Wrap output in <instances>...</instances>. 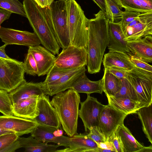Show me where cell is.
I'll use <instances>...</instances> for the list:
<instances>
[{
	"label": "cell",
	"mask_w": 152,
	"mask_h": 152,
	"mask_svg": "<svg viewBox=\"0 0 152 152\" xmlns=\"http://www.w3.org/2000/svg\"><path fill=\"white\" fill-rule=\"evenodd\" d=\"M95 18L88 19V41L87 51L88 72H99L105 49L108 43L109 20L100 10Z\"/></svg>",
	"instance_id": "1"
},
{
	"label": "cell",
	"mask_w": 152,
	"mask_h": 152,
	"mask_svg": "<svg viewBox=\"0 0 152 152\" xmlns=\"http://www.w3.org/2000/svg\"><path fill=\"white\" fill-rule=\"evenodd\" d=\"M26 17L43 46L54 55L60 47L57 40L48 7L42 8L33 0L23 2Z\"/></svg>",
	"instance_id": "2"
},
{
	"label": "cell",
	"mask_w": 152,
	"mask_h": 152,
	"mask_svg": "<svg viewBox=\"0 0 152 152\" xmlns=\"http://www.w3.org/2000/svg\"><path fill=\"white\" fill-rule=\"evenodd\" d=\"M80 102L79 93L72 88L56 94L50 101L62 129L70 137L77 134L79 105Z\"/></svg>",
	"instance_id": "3"
},
{
	"label": "cell",
	"mask_w": 152,
	"mask_h": 152,
	"mask_svg": "<svg viewBox=\"0 0 152 152\" xmlns=\"http://www.w3.org/2000/svg\"><path fill=\"white\" fill-rule=\"evenodd\" d=\"M67 3L69 45L87 49L88 19L75 0H69Z\"/></svg>",
	"instance_id": "4"
},
{
	"label": "cell",
	"mask_w": 152,
	"mask_h": 152,
	"mask_svg": "<svg viewBox=\"0 0 152 152\" xmlns=\"http://www.w3.org/2000/svg\"><path fill=\"white\" fill-rule=\"evenodd\" d=\"M48 8L57 40L65 49L70 44L67 1H54Z\"/></svg>",
	"instance_id": "5"
},
{
	"label": "cell",
	"mask_w": 152,
	"mask_h": 152,
	"mask_svg": "<svg viewBox=\"0 0 152 152\" xmlns=\"http://www.w3.org/2000/svg\"><path fill=\"white\" fill-rule=\"evenodd\" d=\"M23 62L0 57V89L9 93L24 82Z\"/></svg>",
	"instance_id": "6"
},
{
	"label": "cell",
	"mask_w": 152,
	"mask_h": 152,
	"mask_svg": "<svg viewBox=\"0 0 152 152\" xmlns=\"http://www.w3.org/2000/svg\"><path fill=\"white\" fill-rule=\"evenodd\" d=\"M126 77L134 88L142 107L152 104V72L135 66L126 71Z\"/></svg>",
	"instance_id": "7"
},
{
	"label": "cell",
	"mask_w": 152,
	"mask_h": 152,
	"mask_svg": "<svg viewBox=\"0 0 152 152\" xmlns=\"http://www.w3.org/2000/svg\"><path fill=\"white\" fill-rule=\"evenodd\" d=\"M87 62L86 48L69 45L56 57L54 64L61 68H78L87 66Z\"/></svg>",
	"instance_id": "8"
},
{
	"label": "cell",
	"mask_w": 152,
	"mask_h": 152,
	"mask_svg": "<svg viewBox=\"0 0 152 152\" xmlns=\"http://www.w3.org/2000/svg\"><path fill=\"white\" fill-rule=\"evenodd\" d=\"M122 28L126 41L138 39L147 35H152V12L141 13Z\"/></svg>",
	"instance_id": "9"
},
{
	"label": "cell",
	"mask_w": 152,
	"mask_h": 152,
	"mask_svg": "<svg viewBox=\"0 0 152 152\" xmlns=\"http://www.w3.org/2000/svg\"><path fill=\"white\" fill-rule=\"evenodd\" d=\"M39 114L34 120L39 125L50 129L62 130L55 108L52 105L49 95H39L38 102Z\"/></svg>",
	"instance_id": "10"
},
{
	"label": "cell",
	"mask_w": 152,
	"mask_h": 152,
	"mask_svg": "<svg viewBox=\"0 0 152 152\" xmlns=\"http://www.w3.org/2000/svg\"><path fill=\"white\" fill-rule=\"evenodd\" d=\"M79 116L83 123L85 131L92 127L98 126L100 115L106 105L99 102L96 98L87 94L86 99L80 102Z\"/></svg>",
	"instance_id": "11"
},
{
	"label": "cell",
	"mask_w": 152,
	"mask_h": 152,
	"mask_svg": "<svg viewBox=\"0 0 152 152\" xmlns=\"http://www.w3.org/2000/svg\"><path fill=\"white\" fill-rule=\"evenodd\" d=\"M127 115L109 105L103 109L99 116L98 127L107 140L116 131L118 126L124 124Z\"/></svg>",
	"instance_id": "12"
},
{
	"label": "cell",
	"mask_w": 152,
	"mask_h": 152,
	"mask_svg": "<svg viewBox=\"0 0 152 152\" xmlns=\"http://www.w3.org/2000/svg\"><path fill=\"white\" fill-rule=\"evenodd\" d=\"M0 38L7 45H17L30 47L40 45L41 44L39 39L34 32L1 26Z\"/></svg>",
	"instance_id": "13"
},
{
	"label": "cell",
	"mask_w": 152,
	"mask_h": 152,
	"mask_svg": "<svg viewBox=\"0 0 152 152\" xmlns=\"http://www.w3.org/2000/svg\"><path fill=\"white\" fill-rule=\"evenodd\" d=\"M39 125L34 120L14 115H0V128L13 132L19 137L31 133Z\"/></svg>",
	"instance_id": "14"
},
{
	"label": "cell",
	"mask_w": 152,
	"mask_h": 152,
	"mask_svg": "<svg viewBox=\"0 0 152 152\" xmlns=\"http://www.w3.org/2000/svg\"><path fill=\"white\" fill-rule=\"evenodd\" d=\"M86 71L85 66L70 72L57 80L42 86L45 93L52 96L70 88L77 79Z\"/></svg>",
	"instance_id": "15"
},
{
	"label": "cell",
	"mask_w": 152,
	"mask_h": 152,
	"mask_svg": "<svg viewBox=\"0 0 152 152\" xmlns=\"http://www.w3.org/2000/svg\"><path fill=\"white\" fill-rule=\"evenodd\" d=\"M62 130L50 129L39 125L31 133V135L39 141L53 142L60 146L68 147L70 137L64 136Z\"/></svg>",
	"instance_id": "16"
},
{
	"label": "cell",
	"mask_w": 152,
	"mask_h": 152,
	"mask_svg": "<svg viewBox=\"0 0 152 152\" xmlns=\"http://www.w3.org/2000/svg\"><path fill=\"white\" fill-rule=\"evenodd\" d=\"M36 62L38 76L47 75L54 64L56 57L51 52L40 45L29 47Z\"/></svg>",
	"instance_id": "17"
},
{
	"label": "cell",
	"mask_w": 152,
	"mask_h": 152,
	"mask_svg": "<svg viewBox=\"0 0 152 152\" xmlns=\"http://www.w3.org/2000/svg\"><path fill=\"white\" fill-rule=\"evenodd\" d=\"M108 43L109 51H116L130 53L124 34L120 21L112 22L109 20L108 26Z\"/></svg>",
	"instance_id": "18"
},
{
	"label": "cell",
	"mask_w": 152,
	"mask_h": 152,
	"mask_svg": "<svg viewBox=\"0 0 152 152\" xmlns=\"http://www.w3.org/2000/svg\"><path fill=\"white\" fill-rule=\"evenodd\" d=\"M126 42L131 53L147 63L152 62V35H147L139 39Z\"/></svg>",
	"instance_id": "19"
},
{
	"label": "cell",
	"mask_w": 152,
	"mask_h": 152,
	"mask_svg": "<svg viewBox=\"0 0 152 152\" xmlns=\"http://www.w3.org/2000/svg\"><path fill=\"white\" fill-rule=\"evenodd\" d=\"M39 95H35L12 104L14 115L34 119L39 114L38 102Z\"/></svg>",
	"instance_id": "20"
},
{
	"label": "cell",
	"mask_w": 152,
	"mask_h": 152,
	"mask_svg": "<svg viewBox=\"0 0 152 152\" xmlns=\"http://www.w3.org/2000/svg\"><path fill=\"white\" fill-rule=\"evenodd\" d=\"M42 83L28 82L26 81L21 83L9 93L12 104L34 95H39L45 93L42 88Z\"/></svg>",
	"instance_id": "21"
},
{
	"label": "cell",
	"mask_w": 152,
	"mask_h": 152,
	"mask_svg": "<svg viewBox=\"0 0 152 152\" xmlns=\"http://www.w3.org/2000/svg\"><path fill=\"white\" fill-rule=\"evenodd\" d=\"M97 143L90 138L87 134H78L70 137L68 147L56 152H94L98 148Z\"/></svg>",
	"instance_id": "22"
},
{
	"label": "cell",
	"mask_w": 152,
	"mask_h": 152,
	"mask_svg": "<svg viewBox=\"0 0 152 152\" xmlns=\"http://www.w3.org/2000/svg\"><path fill=\"white\" fill-rule=\"evenodd\" d=\"M102 61L104 68L114 66L127 71L131 70L134 66L127 53L119 51H109L104 54Z\"/></svg>",
	"instance_id": "23"
},
{
	"label": "cell",
	"mask_w": 152,
	"mask_h": 152,
	"mask_svg": "<svg viewBox=\"0 0 152 152\" xmlns=\"http://www.w3.org/2000/svg\"><path fill=\"white\" fill-rule=\"evenodd\" d=\"M70 88L79 93L87 94L95 93L102 94L103 92L102 79L96 81H91L87 77L85 72L77 79Z\"/></svg>",
	"instance_id": "24"
},
{
	"label": "cell",
	"mask_w": 152,
	"mask_h": 152,
	"mask_svg": "<svg viewBox=\"0 0 152 152\" xmlns=\"http://www.w3.org/2000/svg\"><path fill=\"white\" fill-rule=\"evenodd\" d=\"M20 148H23L25 152H56L60 146L48 144L41 142L32 135L28 137H18Z\"/></svg>",
	"instance_id": "25"
},
{
	"label": "cell",
	"mask_w": 152,
	"mask_h": 152,
	"mask_svg": "<svg viewBox=\"0 0 152 152\" xmlns=\"http://www.w3.org/2000/svg\"><path fill=\"white\" fill-rule=\"evenodd\" d=\"M116 132L122 142L124 152H139L144 147L124 124L118 126Z\"/></svg>",
	"instance_id": "26"
},
{
	"label": "cell",
	"mask_w": 152,
	"mask_h": 152,
	"mask_svg": "<svg viewBox=\"0 0 152 152\" xmlns=\"http://www.w3.org/2000/svg\"><path fill=\"white\" fill-rule=\"evenodd\" d=\"M108 104L116 110L127 115L137 112L142 107L140 103L131 99L107 96Z\"/></svg>",
	"instance_id": "27"
},
{
	"label": "cell",
	"mask_w": 152,
	"mask_h": 152,
	"mask_svg": "<svg viewBox=\"0 0 152 152\" xmlns=\"http://www.w3.org/2000/svg\"><path fill=\"white\" fill-rule=\"evenodd\" d=\"M102 79L103 92L106 96L114 97L120 89V79L110 72L106 68H104Z\"/></svg>",
	"instance_id": "28"
},
{
	"label": "cell",
	"mask_w": 152,
	"mask_h": 152,
	"mask_svg": "<svg viewBox=\"0 0 152 152\" xmlns=\"http://www.w3.org/2000/svg\"><path fill=\"white\" fill-rule=\"evenodd\" d=\"M137 113L141 121L143 131L152 144V104L141 107Z\"/></svg>",
	"instance_id": "29"
},
{
	"label": "cell",
	"mask_w": 152,
	"mask_h": 152,
	"mask_svg": "<svg viewBox=\"0 0 152 152\" xmlns=\"http://www.w3.org/2000/svg\"><path fill=\"white\" fill-rule=\"evenodd\" d=\"M125 10L144 13L152 12V0H118Z\"/></svg>",
	"instance_id": "30"
},
{
	"label": "cell",
	"mask_w": 152,
	"mask_h": 152,
	"mask_svg": "<svg viewBox=\"0 0 152 152\" xmlns=\"http://www.w3.org/2000/svg\"><path fill=\"white\" fill-rule=\"evenodd\" d=\"M107 18L111 22H115L121 20L123 12L118 0H105Z\"/></svg>",
	"instance_id": "31"
},
{
	"label": "cell",
	"mask_w": 152,
	"mask_h": 152,
	"mask_svg": "<svg viewBox=\"0 0 152 152\" xmlns=\"http://www.w3.org/2000/svg\"><path fill=\"white\" fill-rule=\"evenodd\" d=\"M120 79L121 88L114 97L129 99L140 103L136 91L130 82L126 78Z\"/></svg>",
	"instance_id": "32"
},
{
	"label": "cell",
	"mask_w": 152,
	"mask_h": 152,
	"mask_svg": "<svg viewBox=\"0 0 152 152\" xmlns=\"http://www.w3.org/2000/svg\"><path fill=\"white\" fill-rule=\"evenodd\" d=\"M78 68H61L54 64L47 74L45 80L42 82V86H45L53 82L63 75Z\"/></svg>",
	"instance_id": "33"
},
{
	"label": "cell",
	"mask_w": 152,
	"mask_h": 152,
	"mask_svg": "<svg viewBox=\"0 0 152 152\" xmlns=\"http://www.w3.org/2000/svg\"><path fill=\"white\" fill-rule=\"evenodd\" d=\"M0 8L26 17L23 4L19 0H0Z\"/></svg>",
	"instance_id": "34"
},
{
	"label": "cell",
	"mask_w": 152,
	"mask_h": 152,
	"mask_svg": "<svg viewBox=\"0 0 152 152\" xmlns=\"http://www.w3.org/2000/svg\"><path fill=\"white\" fill-rule=\"evenodd\" d=\"M0 112L7 116L13 115L12 104L7 91L0 89Z\"/></svg>",
	"instance_id": "35"
},
{
	"label": "cell",
	"mask_w": 152,
	"mask_h": 152,
	"mask_svg": "<svg viewBox=\"0 0 152 152\" xmlns=\"http://www.w3.org/2000/svg\"><path fill=\"white\" fill-rule=\"evenodd\" d=\"M23 66L25 73L33 76L37 75L38 70L35 59L31 52L28 51L25 57Z\"/></svg>",
	"instance_id": "36"
},
{
	"label": "cell",
	"mask_w": 152,
	"mask_h": 152,
	"mask_svg": "<svg viewBox=\"0 0 152 152\" xmlns=\"http://www.w3.org/2000/svg\"><path fill=\"white\" fill-rule=\"evenodd\" d=\"M89 130L90 132L87 134L88 136L97 143L103 142L107 141L99 127H91Z\"/></svg>",
	"instance_id": "37"
},
{
	"label": "cell",
	"mask_w": 152,
	"mask_h": 152,
	"mask_svg": "<svg viewBox=\"0 0 152 152\" xmlns=\"http://www.w3.org/2000/svg\"><path fill=\"white\" fill-rule=\"evenodd\" d=\"M19 137L15 133H10L0 136V151L17 140Z\"/></svg>",
	"instance_id": "38"
},
{
	"label": "cell",
	"mask_w": 152,
	"mask_h": 152,
	"mask_svg": "<svg viewBox=\"0 0 152 152\" xmlns=\"http://www.w3.org/2000/svg\"><path fill=\"white\" fill-rule=\"evenodd\" d=\"M131 62L134 66L138 68L147 71L152 72V66L148 63L138 57L128 53Z\"/></svg>",
	"instance_id": "39"
},
{
	"label": "cell",
	"mask_w": 152,
	"mask_h": 152,
	"mask_svg": "<svg viewBox=\"0 0 152 152\" xmlns=\"http://www.w3.org/2000/svg\"><path fill=\"white\" fill-rule=\"evenodd\" d=\"M141 13L125 10L123 12L120 21L122 28L124 27L139 15Z\"/></svg>",
	"instance_id": "40"
},
{
	"label": "cell",
	"mask_w": 152,
	"mask_h": 152,
	"mask_svg": "<svg viewBox=\"0 0 152 152\" xmlns=\"http://www.w3.org/2000/svg\"><path fill=\"white\" fill-rule=\"evenodd\" d=\"M107 140L111 141L113 143L116 152H124V148L122 142L116 131Z\"/></svg>",
	"instance_id": "41"
},
{
	"label": "cell",
	"mask_w": 152,
	"mask_h": 152,
	"mask_svg": "<svg viewBox=\"0 0 152 152\" xmlns=\"http://www.w3.org/2000/svg\"><path fill=\"white\" fill-rule=\"evenodd\" d=\"M105 68L119 79L126 77V71H127L123 69L114 66Z\"/></svg>",
	"instance_id": "42"
},
{
	"label": "cell",
	"mask_w": 152,
	"mask_h": 152,
	"mask_svg": "<svg viewBox=\"0 0 152 152\" xmlns=\"http://www.w3.org/2000/svg\"><path fill=\"white\" fill-rule=\"evenodd\" d=\"M20 148V142L18 139L8 146L1 150L0 152H13Z\"/></svg>",
	"instance_id": "43"
},
{
	"label": "cell",
	"mask_w": 152,
	"mask_h": 152,
	"mask_svg": "<svg viewBox=\"0 0 152 152\" xmlns=\"http://www.w3.org/2000/svg\"><path fill=\"white\" fill-rule=\"evenodd\" d=\"M11 12L0 8V27L1 24L6 20L8 19L12 14Z\"/></svg>",
	"instance_id": "44"
},
{
	"label": "cell",
	"mask_w": 152,
	"mask_h": 152,
	"mask_svg": "<svg viewBox=\"0 0 152 152\" xmlns=\"http://www.w3.org/2000/svg\"><path fill=\"white\" fill-rule=\"evenodd\" d=\"M98 147L102 148L110 149L116 152L113 143L111 141L107 140L103 142L97 143Z\"/></svg>",
	"instance_id": "45"
},
{
	"label": "cell",
	"mask_w": 152,
	"mask_h": 152,
	"mask_svg": "<svg viewBox=\"0 0 152 152\" xmlns=\"http://www.w3.org/2000/svg\"><path fill=\"white\" fill-rule=\"evenodd\" d=\"M37 5L42 8L49 7L54 0H33Z\"/></svg>",
	"instance_id": "46"
},
{
	"label": "cell",
	"mask_w": 152,
	"mask_h": 152,
	"mask_svg": "<svg viewBox=\"0 0 152 152\" xmlns=\"http://www.w3.org/2000/svg\"><path fill=\"white\" fill-rule=\"evenodd\" d=\"M105 13L106 7L105 0H92Z\"/></svg>",
	"instance_id": "47"
},
{
	"label": "cell",
	"mask_w": 152,
	"mask_h": 152,
	"mask_svg": "<svg viewBox=\"0 0 152 152\" xmlns=\"http://www.w3.org/2000/svg\"><path fill=\"white\" fill-rule=\"evenodd\" d=\"M7 46V45L4 44L0 47V57L4 58L10 59L11 58L9 57L5 53V48Z\"/></svg>",
	"instance_id": "48"
},
{
	"label": "cell",
	"mask_w": 152,
	"mask_h": 152,
	"mask_svg": "<svg viewBox=\"0 0 152 152\" xmlns=\"http://www.w3.org/2000/svg\"><path fill=\"white\" fill-rule=\"evenodd\" d=\"M114 152L113 150L110 149H106L98 147L94 149V152Z\"/></svg>",
	"instance_id": "49"
},
{
	"label": "cell",
	"mask_w": 152,
	"mask_h": 152,
	"mask_svg": "<svg viewBox=\"0 0 152 152\" xmlns=\"http://www.w3.org/2000/svg\"><path fill=\"white\" fill-rule=\"evenodd\" d=\"M152 152V146L151 145L148 147H144L140 150L139 152Z\"/></svg>",
	"instance_id": "50"
},
{
	"label": "cell",
	"mask_w": 152,
	"mask_h": 152,
	"mask_svg": "<svg viewBox=\"0 0 152 152\" xmlns=\"http://www.w3.org/2000/svg\"><path fill=\"white\" fill-rule=\"evenodd\" d=\"M10 133H15L13 132L5 130L2 129L0 128V136L4 134Z\"/></svg>",
	"instance_id": "51"
},
{
	"label": "cell",
	"mask_w": 152,
	"mask_h": 152,
	"mask_svg": "<svg viewBox=\"0 0 152 152\" xmlns=\"http://www.w3.org/2000/svg\"><path fill=\"white\" fill-rule=\"evenodd\" d=\"M59 1H67L70 0H58Z\"/></svg>",
	"instance_id": "52"
}]
</instances>
